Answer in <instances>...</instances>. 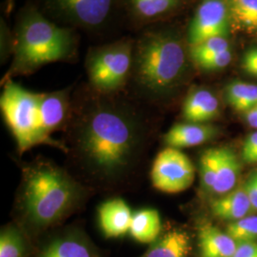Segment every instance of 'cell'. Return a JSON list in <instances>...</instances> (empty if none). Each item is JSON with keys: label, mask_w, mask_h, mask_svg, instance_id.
<instances>
[{"label": "cell", "mask_w": 257, "mask_h": 257, "mask_svg": "<svg viewBox=\"0 0 257 257\" xmlns=\"http://www.w3.org/2000/svg\"><path fill=\"white\" fill-rule=\"evenodd\" d=\"M219 113V100L209 89L194 88L184 101L183 117L187 122L208 124L217 118Z\"/></svg>", "instance_id": "12"}, {"label": "cell", "mask_w": 257, "mask_h": 257, "mask_svg": "<svg viewBox=\"0 0 257 257\" xmlns=\"http://www.w3.org/2000/svg\"><path fill=\"white\" fill-rule=\"evenodd\" d=\"M219 165V148L206 150L199 160V173L203 191L211 194Z\"/></svg>", "instance_id": "25"}, {"label": "cell", "mask_w": 257, "mask_h": 257, "mask_svg": "<svg viewBox=\"0 0 257 257\" xmlns=\"http://www.w3.org/2000/svg\"><path fill=\"white\" fill-rule=\"evenodd\" d=\"M241 156L246 164H257V131L251 133L244 141Z\"/></svg>", "instance_id": "27"}, {"label": "cell", "mask_w": 257, "mask_h": 257, "mask_svg": "<svg viewBox=\"0 0 257 257\" xmlns=\"http://www.w3.org/2000/svg\"><path fill=\"white\" fill-rule=\"evenodd\" d=\"M247 192L253 211H257V170L248 176L246 182L243 183Z\"/></svg>", "instance_id": "29"}, {"label": "cell", "mask_w": 257, "mask_h": 257, "mask_svg": "<svg viewBox=\"0 0 257 257\" xmlns=\"http://www.w3.org/2000/svg\"><path fill=\"white\" fill-rule=\"evenodd\" d=\"M128 232L139 243L152 244L162 233L159 212L155 209H143L134 212Z\"/></svg>", "instance_id": "19"}, {"label": "cell", "mask_w": 257, "mask_h": 257, "mask_svg": "<svg viewBox=\"0 0 257 257\" xmlns=\"http://www.w3.org/2000/svg\"><path fill=\"white\" fill-rule=\"evenodd\" d=\"M226 101L233 110L246 113L257 105V85L244 81H232L225 88Z\"/></svg>", "instance_id": "21"}, {"label": "cell", "mask_w": 257, "mask_h": 257, "mask_svg": "<svg viewBox=\"0 0 257 257\" xmlns=\"http://www.w3.org/2000/svg\"><path fill=\"white\" fill-rule=\"evenodd\" d=\"M231 23L246 30L257 31V0H226Z\"/></svg>", "instance_id": "22"}, {"label": "cell", "mask_w": 257, "mask_h": 257, "mask_svg": "<svg viewBox=\"0 0 257 257\" xmlns=\"http://www.w3.org/2000/svg\"><path fill=\"white\" fill-rule=\"evenodd\" d=\"M0 110L20 154L42 144L68 152L66 146L48 138L43 130L41 92L28 91L8 79L0 96Z\"/></svg>", "instance_id": "5"}, {"label": "cell", "mask_w": 257, "mask_h": 257, "mask_svg": "<svg viewBox=\"0 0 257 257\" xmlns=\"http://www.w3.org/2000/svg\"><path fill=\"white\" fill-rule=\"evenodd\" d=\"M240 172L241 163L237 155L230 148H219V165L211 195L217 197L235 189Z\"/></svg>", "instance_id": "18"}, {"label": "cell", "mask_w": 257, "mask_h": 257, "mask_svg": "<svg viewBox=\"0 0 257 257\" xmlns=\"http://www.w3.org/2000/svg\"><path fill=\"white\" fill-rule=\"evenodd\" d=\"M200 257H233L238 244L225 231L211 223H202L197 229Z\"/></svg>", "instance_id": "15"}, {"label": "cell", "mask_w": 257, "mask_h": 257, "mask_svg": "<svg viewBox=\"0 0 257 257\" xmlns=\"http://www.w3.org/2000/svg\"><path fill=\"white\" fill-rule=\"evenodd\" d=\"M146 130L128 106L100 98L85 107L72 133L74 158L95 183L118 184L131 175L144 151Z\"/></svg>", "instance_id": "1"}, {"label": "cell", "mask_w": 257, "mask_h": 257, "mask_svg": "<svg viewBox=\"0 0 257 257\" xmlns=\"http://www.w3.org/2000/svg\"><path fill=\"white\" fill-rule=\"evenodd\" d=\"M134 53L128 40L92 49L87 55L86 69L92 87L103 93L122 88L132 74Z\"/></svg>", "instance_id": "6"}, {"label": "cell", "mask_w": 257, "mask_h": 257, "mask_svg": "<svg viewBox=\"0 0 257 257\" xmlns=\"http://www.w3.org/2000/svg\"><path fill=\"white\" fill-rule=\"evenodd\" d=\"M233 257H257V242L238 244Z\"/></svg>", "instance_id": "30"}, {"label": "cell", "mask_w": 257, "mask_h": 257, "mask_svg": "<svg viewBox=\"0 0 257 257\" xmlns=\"http://www.w3.org/2000/svg\"><path fill=\"white\" fill-rule=\"evenodd\" d=\"M195 170L191 159L178 149L167 147L155 159L151 171L154 187L166 193H181L194 181Z\"/></svg>", "instance_id": "7"}, {"label": "cell", "mask_w": 257, "mask_h": 257, "mask_svg": "<svg viewBox=\"0 0 257 257\" xmlns=\"http://www.w3.org/2000/svg\"><path fill=\"white\" fill-rule=\"evenodd\" d=\"M226 232L237 244L257 242V215H248L239 220L230 222Z\"/></svg>", "instance_id": "26"}, {"label": "cell", "mask_w": 257, "mask_h": 257, "mask_svg": "<svg viewBox=\"0 0 257 257\" xmlns=\"http://www.w3.org/2000/svg\"><path fill=\"white\" fill-rule=\"evenodd\" d=\"M74 49L71 30L52 23L37 10H27L17 27L10 74L34 73L44 65L69 58Z\"/></svg>", "instance_id": "4"}, {"label": "cell", "mask_w": 257, "mask_h": 257, "mask_svg": "<svg viewBox=\"0 0 257 257\" xmlns=\"http://www.w3.org/2000/svg\"><path fill=\"white\" fill-rule=\"evenodd\" d=\"M50 7L62 19L76 26L96 28L108 18L114 0H47Z\"/></svg>", "instance_id": "9"}, {"label": "cell", "mask_w": 257, "mask_h": 257, "mask_svg": "<svg viewBox=\"0 0 257 257\" xmlns=\"http://www.w3.org/2000/svg\"><path fill=\"white\" fill-rule=\"evenodd\" d=\"M231 26L226 0H202L188 28L190 46L213 37H228Z\"/></svg>", "instance_id": "8"}, {"label": "cell", "mask_w": 257, "mask_h": 257, "mask_svg": "<svg viewBox=\"0 0 257 257\" xmlns=\"http://www.w3.org/2000/svg\"><path fill=\"white\" fill-rule=\"evenodd\" d=\"M218 130L210 124L179 123L168 131L164 137L167 147L192 148L205 144L215 138Z\"/></svg>", "instance_id": "13"}, {"label": "cell", "mask_w": 257, "mask_h": 257, "mask_svg": "<svg viewBox=\"0 0 257 257\" xmlns=\"http://www.w3.org/2000/svg\"><path fill=\"white\" fill-rule=\"evenodd\" d=\"M190 53L175 34L156 31L144 35L134 53L132 74L148 97L159 98L180 86L188 71Z\"/></svg>", "instance_id": "3"}, {"label": "cell", "mask_w": 257, "mask_h": 257, "mask_svg": "<svg viewBox=\"0 0 257 257\" xmlns=\"http://www.w3.org/2000/svg\"><path fill=\"white\" fill-rule=\"evenodd\" d=\"M228 50H230V41L228 37H213L196 45L190 46L189 53L193 64L199 67L207 60Z\"/></svg>", "instance_id": "23"}, {"label": "cell", "mask_w": 257, "mask_h": 257, "mask_svg": "<svg viewBox=\"0 0 257 257\" xmlns=\"http://www.w3.org/2000/svg\"><path fill=\"white\" fill-rule=\"evenodd\" d=\"M135 15L142 19H152L163 16L175 9L178 0H130Z\"/></svg>", "instance_id": "24"}, {"label": "cell", "mask_w": 257, "mask_h": 257, "mask_svg": "<svg viewBox=\"0 0 257 257\" xmlns=\"http://www.w3.org/2000/svg\"><path fill=\"white\" fill-rule=\"evenodd\" d=\"M133 213L121 198L102 203L98 208V223L106 238H119L130 231Z\"/></svg>", "instance_id": "11"}, {"label": "cell", "mask_w": 257, "mask_h": 257, "mask_svg": "<svg viewBox=\"0 0 257 257\" xmlns=\"http://www.w3.org/2000/svg\"><path fill=\"white\" fill-rule=\"evenodd\" d=\"M35 257H102L90 237L80 229L68 228L53 233L40 245Z\"/></svg>", "instance_id": "10"}, {"label": "cell", "mask_w": 257, "mask_h": 257, "mask_svg": "<svg viewBox=\"0 0 257 257\" xmlns=\"http://www.w3.org/2000/svg\"><path fill=\"white\" fill-rule=\"evenodd\" d=\"M83 195L79 183L50 161L28 165L19 193L21 228L30 238L54 228L73 213Z\"/></svg>", "instance_id": "2"}, {"label": "cell", "mask_w": 257, "mask_h": 257, "mask_svg": "<svg viewBox=\"0 0 257 257\" xmlns=\"http://www.w3.org/2000/svg\"><path fill=\"white\" fill-rule=\"evenodd\" d=\"M192 249L191 234L186 230L177 228L162 232L139 257H189Z\"/></svg>", "instance_id": "16"}, {"label": "cell", "mask_w": 257, "mask_h": 257, "mask_svg": "<svg viewBox=\"0 0 257 257\" xmlns=\"http://www.w3.org/2000/svg\"><path fill=\"white\" fill-rule=\"evenodd\" d=\"M241 67L250 76L257 78V47L248 49L241 59Z\"/></svg>", "instance_id": "28"}, {"label": "cell", "mask_w": 257, "mask_h": 257, "mask_svg": "<svg viewBox=\"0 0 257 257\" xmlns=\"http://www.w3.org/2000/svg\"><path fill=\"white\" fill-rule=\"evenodd\" d=\"M244 115L248 126L257 130V109H252L246 112Z\"/></svg>", "instance_id": "31"}, {"label": "cell", "mask_w": 257, "mask_h": 257, "mask_svg": "<svg viewBox=\"0 0 257 257\" xmlns=\"http://www.w3.org/2000/svg\"><path fill=\"white\" fill-rule=\"evenodd\" d=\"M70 97L67 90L41 92L42 125L48 138L65 124L69 114Z\"/></svg>", "instance_id": "17"}, {"label": "cell", "mask_w": 257, "mask_h": 257, "mask_svg": "<svg viewBox=\"0 0 257 257\" xmlns=\"http://www.w3.org/2000/svg\"><path fill=\"white\" fill-rule=\"evenodd\" d=\"M210 209L213 216L229 222L239 220L254 211L243 184L230 193L212 198Z\"/></svg>", "instance_id": "14"}, {"label": "cell", "mask_w": 257, "mask_h": 257, "mask_svg": "<svg viewBox=\"0 0 257 257\" xmlns=\"http://www.w3.org/2000/svg\"><path fill=\"white\" fill-rule=\"evenodd\" d=\"M30 239L21 227L6 225L0 232V257H28Z\"/></svg>", "instance_id": "20"}]
</instances>
